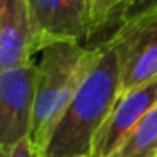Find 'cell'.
I'll return each instance as SVG.
<instances>
[{
  "instance_id": "277c9868",
  "label": "cell",
  "mask_w": 157,
  "mask_h": 157,
  "mask_svg": "<svg viewBox=\"0 0 157 157\" xmlns=\"http://www.w3.org/2000/svg\"><path fill=\"white\" fill-rule=\"evenodd\" d=\"M39 69L32 63L0 71V152L2 157L31 137Z\"/></svg>"
},
{
  "instance_id": "3957f363",
  "label": "cell",
  "mask_w": 157,
  "mask_h": 157,
  "mask_svg": "<svg viewBox=\"0 0 157 157\" xmlns=\"http://www.w3.org/2000/svg\"><path fill=\"white\" fill-rule=\"evenodd\" d=\"M110 39L120 56L122 93L157 78V7L123 21Z\"/></svg>"
},
{
  "instance_id": "30bf717a",
  "label": "cell",
  "mask_w": 157,
  "mask_h": 157,
  "mask_svg": "<svg viewBox=\"0 0 157 157\" xmlns=\"http://www.w3.org/2000/svg\"><path fill=\"white\" fill-rule=\"evenodd\" d=\"M5 157H41V155H39L37 150L32 145L31 137H27V139L21 140L19 144H15Z\"/></svg>"
},
{
  "instance_id": "6da1fadb",
  "label": "cell",
  "mask_w": 157,
  "mask_h": 157,
  "mask_svg": "<svg viewBox=\"0 0 157 157\" xmlns=\"http://www.w3.org/2000/svg\"><path fill=\"white\" fill-rule=\"evenodd\" d=\"M122 93L120 56L113 39L98 44V54L71 103L54 125L41 157H91L98 130Z\"/></svg>"
},
{
  "instance_id": "7a4b0ae2",
  "label": "cell",
  "mask_w": 157,
  "mask_h": 157,
  "mask_svg": "<svg viewBox=\"0 0 157 157\" xmlns=\"http://www.w3.org/2000/svg\"><path fill=\"white\" fill-rule=\"evenodd\" d=\"M96 54L98 46L85 48L81 42H54L42 49L31 132L32 145L39 155L95 63Z\"/></svg>"
},
{
  "instance_id": "8992f818",
  "label": "cell",
  "mask_w": 157,
  "mask_h": 157,
  "mask_svg": "<svg viewBox=\"0 0 157 157\" xmlns=\"http://www.w3.org/2000/svg\"><path fill=\"white\" fill-rule=\"evenodd\" d=\"M154 106H157V78L120 93L93 140L91 157H110Z\"/></svg>"
},
{
  "instance_id": "ba28073f",
  "label": "cell",
  "mask_w": 157,
  "mask_h": 157,
  "mask_svg": "<svg viewBox=\"0 0 157 157\" xmlns=\"http://www.w3.org/2000/svg\"><path fill=\"white\" fill-rule=\"evenodd\" d=\"M110 157H157V106H154Z\"/></svg>"
},
{
  "instance_id": "9c48e42d",
  "label": "cell",
  "mask_w": 157,
  "mask_h": 157,
  "mask_svg": "<svg viewBox=\"0 0 157 157\" xmlns=\"http://www.w3.org/2000/svg\"><path fill=\"white\" fill-rule=\"evenodd\" d=\"M132 2L133 0H86L90 37L115 24L120 27Z\"/></svg>"
},
{
  "instance_id": "8fae6325",
  "label": "cell",
  "mask_w": 157,
  "mask_h": 157,
  "mask_svg": "<svg viewBox=\"0 0 157 157\" xmlns=\"http://www.w3.org/2000/svg\"><path fill=\"white\" fill-rule=\"evenodd\" d=\"M152 7H157V0H133L130 9L127 10V15H125L123 21H127V19L132 17V15H137V14H140V12L147 10V9H152Z\"/></svg>"
},
{
  "instance_id": "5b68a950",
  "label": "cell",
  "mask_w": 157,
  "mask_h": 157,
  "mask_svg": "<svg viewBox=\"0 0 157 157\" xmlns=\"http://www.w3.org/2000/svg\"><path fill=\"white\" fill-rule=\"evenodd\" d=\"M34 52L54 42L90 37L86 0H27Z\"/></svg>"
},
{
  "instance_id": "52a82bcc",
  "label": "cell",
  "mask_w": 157,
  "mask_h": 157,
  "mask_svg": "<svg viewBox=\"0 0 157 157\" xmlns=\"http://www.w3.org/2000/svg\"><path fill=\"white\" fill-rule=\"evenodd\" d=\"M32 54L27 0H0V71L29 64Z\"/></svg>"
},
{
  "instance_id": "7c38bea8",
  "label": "cell",
  "mask_w": 157,
  "mask_h": 157,
  "mask_svg": "<svg viewBox=\"0 0 157 157\" xmlns=\"http://www.w3.org/2000/svg\"><path fill=\"white\" fill-rule=\"evenodd\" d=\"M83 157H90V155H83Z\"/></svg>"
}]
</instances>
